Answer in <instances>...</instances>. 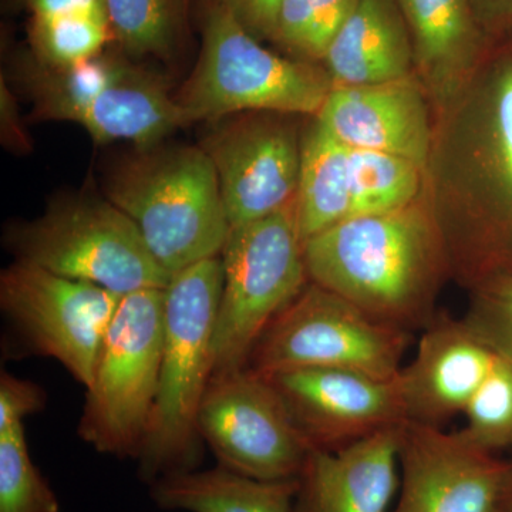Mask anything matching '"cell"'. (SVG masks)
I'll return each mask as SVG.
<instances>
[{"label":"cell","instance_id":"18","mask_svg":"<svg viewBox=\"0 0 512 512\" xmlns=\"http://www.w3.org/2000/svg\"><path fill=\"white\" fill-rule=\"evenodd\" d=\"M412 37L414 73L431 107L443 106L491 49L470 0H397Z\"/></svg>","mask_w":512,"mask_h":512},{"label":"cell","instance_id":"33","mask_svg":"<svg viewBox=\"0 0 512 512\" xmlns=\"http://www.w3.org/2000/svg\"><path fill=\"white\" fill-rule=\"evenodd\" d=\"M32 18L87 15L107 18L103 0H23Z\"/></svg>","mask_w":512,"mask_h":512},{"label":"cell","instance_id":"34","mask_svg":"<svg viewBox=\"0 0 512 512\" xmlns=\"http://www.w3.org/2000/svg\"><path fill=\"white\" fill-rule=\"evenodd\" d=\"M512 512V461L508 468L507 478H505L503 497H501L500 511Z\"/></svg>","mask_w":512,"mask_h":512},{"label":"cell","instance_id":"1","mask_svg":"<svg viewBox=\"0 0 512 512\" xmlns=\"http://www.w3.org/2000/svg\"><path fill=\"white\" fill-rule=\"evenodd\" d=\"M421 198L453 281L471 291L512 275V40L491 46L458 92L433 110Z\"/></svg>","mask_w":512,"mask_h":512},{"label":"cell","instance_id":"10","mask_svg":"<svg viewBox=\"0 0 512 512\" xmlns=\"http://www.w3.org/2000/svg\"><path fill=\"white\" fill-rule=\"evenodd\" d=\"M120 301L101 286L29 262L16 261L0 275V308L10 325L30 349L57 360L86 389Z\"/></svg>","mask_w":512,"mask_h":512},{"label":"cell","instance_id":"22","mask_svg":"<svg viewBox=\"0 0 512 512\" xmlns=\"http://www.w3.org/2000/svg\"><path fill=\"white\" fill-rule=\"evenodd\" d=\"M350 217L383 214L420 200L424 170L407 158L383 151L350 148Z\"/></svg>","mask_w":512,"mask_h":512},{"label":"cell","instance_id":"32","mask_svg":"<svg viewBox=\"0 0 512 512\" xmlns=\"http://www.w3.org/2000/svg\"><path fill=\"white\" fill-rule=\"evenodd\" d=\"M0 137L3 146L15 153H29L32 150V141L20 120L18 103L6 86L5 77H2L0 84Z\"/></svg>","mask_w":512,"mask_h":512},{"label":"cell","instance_id":"21","mask_svg":"<svg viewBox=\"0 0 512 512\" xmlns=\"http://www.w3.org/2000/svg\"><path fill=\"white\" fill-rule=\"evenodd\" d=\"M296 220L306 239L348 220L352 210L350 150L313 120L302 136Z\"/></svg>","mask_w":512,"mask_h":512},{"label":"cell","instance_id":"25","mask_svg":"<svg viewBox=\"0 0 512 512\" xmlns=\"http://www.w3.org/2000/svg\"><path fill=\"white\" fill-rule=\"evenodd\" d=\"M111 35L107 18L87 15L30 19L33 56L52 67H70L103 53Z\"/></svg>","mask_w":512,"mask_h":512},{"label":"cell","instance_id":"6","mask_svg":"<svg viewBox=\"0 0 512 512\" xmlns=\"http://www.w3.org/2000/svg\"><path fill=\"white\" fill-rule=\"evenodd\" d=\"M16 261L123 296L165 289L173 275L151 254L137 225L109 200L76 197L53 202L42 217L8 228Z\"/></svg>","mask_w":512,"mask_h":512},{"label":"cell","instance_id":"19","mask_svg":"<svg viewBox=\"0 0 512 512\" xmlns=\"http://www.w3.org/2000/svg\"><path fill=\"white\" fill-rule=\"evenodd\" d=\"M322 64L333 86L392 82L413 74L412 37L397 0H359Z\"/></svg>","mask_w":512,"mask_h":512},{"label":"cell","instance_id":"29","mask_svg":"<svg viewBox=\"0 0 512 512\" xmlns=\"http://www.w3.org/2000/svg\"><path fill=\"white\" fill-rule=\"evenodd\" d=\"M45 403L46 394L42 387L3 372L0 377V431L23 423L25 417L40 412Z\"/></svg>","mask_w":512,"mask_h":512},{"label":"cell","instance_id":"5","mask_svg":"<svg viewBox=\"0 0 512 512\" xmlns=\"http://www.w3.org/2000/svg\"><path fill=\"white\" fill-rule=\"evenodd\" d=\"M333 82L323 64L265 49L220 3L202 20L200 60L175 97L185 126L229 114H311L322 109Z\"/></svg>","mask_w":512,"mask_h":512},{"label":"cell","instance_id":"12","mask_svg":"<svg viewBox=\"0 0 512 512\" xmlns=\"http://www.w3.org/2000/svg\"><path fill=\"white\" fill-rule=\"evenodd\" d=\"M399 467L392 512H498L510 461L478 446L463 429L406 421Z\"/></svg>","mask_w":512,"mask_h":512},{"label":"cell","instance_id":"24","mask_svg":"<svg viewBox=\"0 0 512 512\" xmlns=\"http://www.w3.org/2000/svg\"><path fill=\"white\" fill-rule=\"evenodd\" d=\"M359 0H284L274 42L293 59L322 64Z\"/></svg>","mask_w":512,"mask_h":512},{"label":"cell","instance_id":"15","mask_svg":"<svg viewBox=\"0 0 512 512\" xmlns=\"http://www.w3.org/2000/svg\"><path fill=\"white\" fill-rule=\"evenodd\" d=\"M315 119L345 146L394 154L426 170L433 107L416 73L392 82L333 86Z\"/></svg>","mask_w":512,"mask_h":512},{"label":"cell","instance_id":"7","mask_svg":"<svg viewBox=\"0 0 512 512\" xmlns=\"http://www.w3.org/2000/svg\"><path fill=\"white\" fill-rule=\"evenodd\" d=\"M220 258L212 375L247 367L265 330L309 284L295 200L261 220L231 227Z\"/></svg>","mask_w":512,"mask_h":512},{"label":"cell","instance_id":"3","mask_svg":"<svg viewBox=\"0 0 512 512\" xmlns=\"http://www.w3.org/2000/svg\"><path fill=\"white\" fill-rule=\"evenodd\" d=\"M220 256L177 272L164 289V338L153 417L137 460L141 480L197 470L198 412L214 373Z\"/></svg>","mask_w":512,"mask_h":512},{"label":"cell","instance_id":"31","mask_svg":"<svg viewBox=\"0 0 512 512\" xmlns=\"http://www.w3.org/2000/svg\"><path fill=\"white\" fill-rule=\"evenodd\" d=\"M478 26L491 45L512 40V0H470Z\"/></svg>","mask_w":512,"mask_h":512},{"label":"cell","instance_id":"16","mask_svg":"<svg viewBox=\"0 0 512 512\" xmlns=\"http://www.w3.org/2000/svg\"><path fill=\"white\" fill-rule=\"evenodd\" d=\"M495 359L463 318L437 313L421 330L412 362L400 370L407 420L443 427L463 414Z\"/></svg>","mask_w":512,"mask_h":512},{"label":"cell","instance_id":"28","mask_svg":"<svg viewBox=\"0 0 512 512\" xmlns=\"http://www.w3.org/2000/svg\"><path fill=\"white\" fill-rule=\"evenodd\" d=\"M468 292L464 322L495 355L512 363V275L490 279Z\"/></svg>","mask_w":512,"mask_h":512},{"label":"cell","instance_id":"35","mask_svg":"<svg viewBox=\"0 0 512 512\" xmlns=\"http://www.w3.org/2000/svg\"><path fill=\"white\" fill-rule=\"evenodd\" d=\"M10 2L18 3V5H20V3H23V0H10Z\"/></svg>","mask_w":512,"mask_h":512},{"label":"cell","instance_id":"8","mask_svg":"<svg viewBox=\"0 0 512 512\" xmlns=\"http://www.w3.org/2000/svg\"><path fill=\"white\" fill-rule=\"evenodd\" d=\"M164 289L123 296L87 390L79 436L101 454L138 457L160 383Z\"/></svg>","mask_w":512,"mask_h":512},{"label":"cell","instance_id":"4","mask_svg":"<svg viewBox=\"0 0 512 512\" xmlns=\"http://www.w3.org/2000/svg\"><path fill=\"white\" fill-rule=\"evenodd\" d=\"M106 195L171 275L220 256L231 229L217 171L202 147L147 148L111 171Z\"/></svg>","mask_w":512,"mask_h":512},{"label":"cell","instance_id":"9","mask_svg":"<svg viewBox=\"0 0 512 512\" xmlns=\"http://www.w3.org/2000/svg\"><path fill=\"white\" fill-rule=\"evenodd\" d=\"M413 335L370 318L338 293L309 284L256 343L249 367L262 375L339 369L394 379Z\"/></svg>","mask_w":512,"mask_h":512},{"label":"cell","instance_id":"14","mask_svg":"<svg viewBox=\"0 0 512 512\" xmlns=\"http://www.w3.org/2000/svg\"><path fill=\"white\" fill-rule=\"evenodd\" d=\"M264 376L312 450H339L409 421L399 376L379 379L339 369Z\"/></svg>","mask_w":512,"mask_h":512},{"label":"cell","instance_id":"23","mask_svg":"<svg viewBox=\"0 0 512 512\" xmlns=\"http://www.w3.org/2000/svg\"><path fill=\"white\" fill-rule=\"evenodd\" d=\"M111 35L134 57H168L183 28V0H103Z\"/></svg>","mask_w":512,"mask_h":512},{"label":"cell","instance_id":"13","mask_svg":"<svg viewBox=\"0 0 512 512\" xmlns=\"http://www.w3.org/2000/svg\"><path fill=\"white\" fill-rule=\"evenodd\" d=\"M289 114L249 113L205 140L229 225L268 217L295 200L301 174L302 137Z\"/></svg>","mask_w":512,"mask_h":512},{"label":"cell","instance_id":"27","mask_svg":"<svg viewBox=\"0 0 512 512\" xmlns=\"http://www.w3.org/2000/svg\"><path fill=\"white\" fill-rule=\"evenodd\" d=\"M463 414V430L478 446L493 453L512 448V363L497 356Z\"/></svg>","mask_w":512,"mask_h":512},{"label":"cell","instance_id":"11","mask_svg":"<svg viewBox=\"0 0 512 512\" xmlns=\"http://www.w3.org/2000/svg\"><path fill=\"white\" fill-rule=\"evenodd\" d=\"M197 424L218 466L255 480H296L312 451L275 387L249 366L212 375Z\"/></svg>","mask_w":512,"mask_h":512},{"label":"cell","instance_id":"2","mask_svg":"<svg viewBox=\"0 0 512 512\" xmlns=\"http://www.w3.org/2000/svg\"><path fill=\"white\" fill-rule=\"evenodd\" d=\"M313 284L338 293L370 318L413 333L436 318L450 269L426 202L360 215L332 225L303 244Z\"/></svg>","mask_w":512,"mask_h":512},{"label":"cell","instance_id":"17","mask_svg":"<svg viewBox=\"0 0 512 512\" xmlns=\"http://www.w3.org/2000/svg\"><path fill=\"white\" fill-rule=\"evenodd\" d=\"M402 427L339 450H312L298 477L293 512H392Z\"/></svg>","mask_w":512,"mask_h":512},{"label":"cell","instance_id":"20","mask_svg":"<svg viewBox=\"0 0 512 512\" xmlns=\"http://www.w3.org/2000/svg\"><path fill=\"white\" fill-rule=\"evenodd\" d=\"M163 510L185 512H293L298 478L262 481L218 466L158 478L150 485Z\"/></svg>","mask_w":512,"mask_h":512},{"label":"cell","instance_id":"30","mask_svg":"<svg viewBox=\"0 0 512 512\" xmlns=\"http://www.w3.org/2000/svg\"><path fill=\"white\" fill-rule=\"evenodd\" d=\"M259 40L274 42L284 0H215Z\"/></svg>","mask_w":512,"mask_h":512},{"label":"cell","instance_id":"26","mask_svg":"<svg viewBox=\"0 0 512 512\" xmlns=\"http://www.w3.org/2000/svg\"><path fill=\"white\" fill-rule=\"evenodd\" d=\"M55 491L30 457L23 423L0 431V512H59Z\"/></svg>","mask_w":512,"mask_h":512}]
</instances>
